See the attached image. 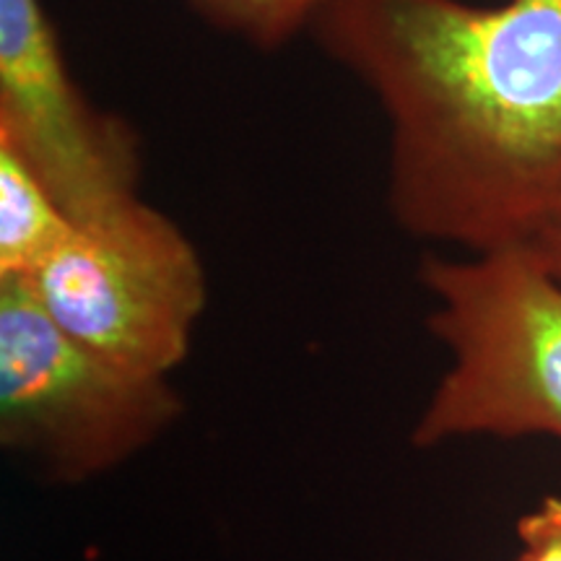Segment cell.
Segmentation results:
<instances>
[{
	"label": "cell",
	"mask_w": 561,
	"mask_h": 561,
	"mask_svg": "<svg viewBox=\"0 0 561 561\" xmlns=\"http://www.w3.org/2000/svg\"><path fill=\"white\" fill-rule=\"evenodd\" d=\"M310 34L388 121V208L468 252L561 198V0H328Z\"/></svg>",
	"instance_id": "obj_1"
},
{
	"label": "cell",
	"mask_w": 561,
	"mask_h": 561,
	"mask_svg": "<svg viewBox=\"0 0 561 561\" xmlns=\"http://www.w3.org/2000/svg\"><path fill=\"white\" fill-rule=\"evenodd\" d=\"M430 333L450 354L413 424L421 450L453 439L561 442V280L528 244L426 255Z\"/></svg>",
	"instance_id": "obj_2"
},
{
	"label": "cell",
	"mask_w": 561,
	"mask_h": 561,
	"mask_svg": "<svg viewBox=\"0 0 561 561\" xmlns=\"http://www.w3.org/2000/svg\"><path fill=\"white\" fill-rule=\"evenodd\" d=\"M182 413L164 377L115 364L70 335L26 278H0V445L50 483L115 471Z\"/></svg>",
	"instance_id": "obj_3"
},
{
	"label": "cell",
	"mask_w": 561,
	"mask_h": 561,
	"mask_svg": "<svg viewBox=\"0 0 561 561\" xmlns=\"http://www.w3.org/2000/svg\"><path fill=\"white\" fill-rule=\"evenodd\" d=\"M26 280L70 335L125 369L164 380L191 354L208 299L198 248L144 198L73 224Z\"/></svg>",
	"instance_id": "obj_4"
},
{
	"label": "cell",
	"mask_w": 561,
	"mask_h": 561,
	"mask_svg": "<svg viewBox=\"0 0 561 561\" xmlns=\"http://www.w3.org/2000/svg\"><path fill=\"white\" fill-rule=\"evenodd\" d=\"M0 144L50 187L73 224L140 198V140L89 102L45 0H0Z\"/></svg>",
	"instance_id": "obj_5"
},
{
	"label": "cell",
	"mask_w": 561,
	"mask_h": 561,
	"mask_svg": "<svg viewBox=\"0 0 561 561\" xmlns=\"http://www.w3.org/2000/svg\"><path fill=\"white\" fill-rule=\"evenodd\" d=\"M73 231L50 187L0 144V278H32Z\"/></svg>",
	"instance_id": "obj_6"
},
{
	"label": "cell",
	"mask_w": 561,
	"mask_h": 561,
	"mask_svg": "<svg viewBox=\"0 0 561 561\" xmlns=\"http://www.w3.org/2000/svg\"><path fill=\"white\" fill-rule=\"evenodd\" d=\"M193 11L216 30L240 37L252 47L273 50L310 32L328 0H187Z\"/></svg>",
	"instance_id": "obj_7"
},
{
	"label": "cell",
	"mask_w": 561,
	"mask_h": 561,
	"mask_svg": "<svg viewBox=\"0 0 561 561\" xmlns=\"http://www.w3.org/2000/svg\"><path fill=\"white\" fill-rule=\"evenodd\" d=\"M517 561H561V496H543L515 525Z\"/></svg>",
	"instance_id": "obj_8"
},
{
	"label": "cell",
	"mask_w": 561,
	"mask_h": 561,
	"mask_svg": "<svg viewBox=\"0 0 561 561\" xmlns=\"http://www.w3.org/2000/svg\"><path fill=\"white\" fill-rule=\"evenodd\" d=\"M525 244H528V248L541 257L546 268L561 280V198L557 206L546 214V219L538 224V229L533 231V237Z\"/></svg>",
	"instance_id": "obj_9"
}]
</instances>
